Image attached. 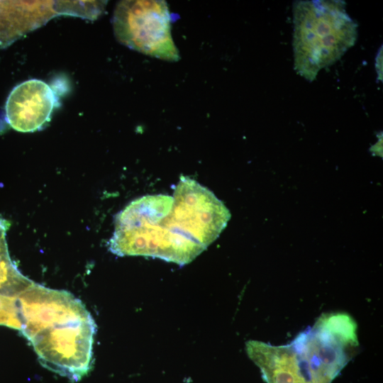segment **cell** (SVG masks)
<instances>
[{
	"instance_id": "cell-6",
	"label": "cell",
	"mask_w": 383,
	"mask_h": 383,
	"mask_svg": "<svg viewBox=\"0 0 383 383\" xmlns=\"http://www.w3.org/2000/svg\"><path fill=\"white\" fill-rule=\"evenodd\" d=\"M56 102L50 87L45 82L32 79L16 86L5 105L9 126L22 133L40 129L50 120Z\"/></svg>"
},
{
	"instance_id": "cell-1",
	"label": "cell",
	"mask_w": 383,
	"mask_h": 383,
	"mask_svg": "<svg viewBox=\"0 0 383 383\" xmlns=\"http://www.w3.org/2000/svg\"><path fill=\"white\" fill-rule=\"evenodd\" d=\"M230 218L212 192L181 176L172 196H143L118 212L108 248L121 257L148 256L184 265L218 237Z\"/></svg>"
},
{
	"instance_id": "cell-4",
	"label": "cell",
	"mask_w": 383,
	"mask_h": 383,
	"mask_svg": "<svg viewBox=\"0 0 383 383\" xmlns=\"http://www.w3.org/2000/svg\"><path fill=\"white\" fill-rule=\"evenodd\" d=\"M292 11L294 70L313 81L354 45L357 25L340 0L296 1Z\"/></svg>"
},
{
	"instance_id": "cell-7",
	"label": "cell",
	"mask_w": 383,
	"mask_h": 383,
	"mask_svg": "<svg viewBox=\"0 0 383 383\" xmlns=\"http://www.w3.org/2000/svg\"><path fill=\"white\" fill-rule=\"evenodd\" d=\"M9 226V221L0 217V294L17 298L33 282L21 273L10 257L6 239Z\"/></svg>"
},
{
	"instance_id": "cell-5",
	"label": "cell",
	"mask_w": 383,
	"mask_h": 383,
	"mask_svg": "<svg viewBox=\"0 0 383 383\" xmlns=\"http://www.w3.org/2000/svg\"><path fill=\"white\" fill-rule=\"evenodd\" d=\"M113 26L118 40L146 55L176 62L179 53L171 34V15L165 1H122L117 4Z\"/></svg>"
},
{
	"instance_id": "cell-3",
	"label": "cell",
	"mask_w": 383,
	"mask_h": 383,
	"mask_svg": "<svg viewBox=\"0 0 383 383\" xmlns=\"http://www.w3.org/2000/svg\"><path fill=\"white\" fill-rule=\"evenodd\" d=\"M357 323L348 313L321 314L284 345L245 344L266 383H332L357 351Z\"/></svg>"
},
{
	"instance_id": "cell-2",
	"label": "cell",
	"mask_w": 383,
	"mask_h": 383,
	"mask_svg": "<svg viewBox=\"0 0 383 383\" xmlns=\"http://www.w3.org/2000/svg\"><path fill=\"white\" fill-rule=\"evenodd\" d=\"M21 333L45 368L72 381L91 369L95 322L71 293L33 282L17 297Z\"/></svg>"
},
{
	"instance_id": "cell-8",
	"label": "cell",
	"mask_w": 383,
	"mask_h": 383,
	"mask_svg": "<svg viewBox=\"0 0 383 383\" xmlns=\"http://www.w3.org/2000/svg\"><path fill=\"white\" fill-rule=\"evenodd\" d=\"M0 325L20 330L16 298L0 294Z\"/></svg>"
}]
</instances>
